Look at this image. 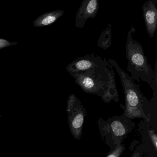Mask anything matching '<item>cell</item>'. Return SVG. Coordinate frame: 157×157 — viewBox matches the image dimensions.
Wrapping results in <instances>:
<instances>
[{"label":"cell","instance_id":"6da1fadb","mask_svg":"<svg viewBox=\"0 0 157 157\" xmlns=\"http://www.w3.org/2000/svg\"><path fill=\"white\" fill-rule=\"evenodd\" d=\"M135 32L134 27H131L128 33L125 44L127 71L131 74L130 77L133 81L146 82L154 93L157 92V61L153 70L144 55L143 47L133 38V34Z\"/></svg>","mask_w":157,"mask_h":157},{"label":"cell","instance_id":"7a4b0ae2","mask_svg":"<svg viewBox=\"0 0 157 157\" xmlns=\"http://www.w3.org/2000/svg\"><path fill=\"white\" fill-rule=\"evenodd\" d=\"M114 73L112 66L109 64L70 75L75 79V82L85 92L102 96Z\"/></svg>","mask_w":157,"mask_h":157},{"label":"cell","instance_id":"3957f363","mask_svg":"<svg viewBox=\"0 0 157 157\" xmlns=\"http://www.w3.org/2000/svg\"><path fill=\"white\" fill-rule=\"evenodd\" d=\"M109 64L116 70L121 80L124 92L125 113L130 118L145 117L143 111L144 97L140 90L139 86L135 83L129 75L122 69L115 60L108 59Z\"/></svg>","mask_w":157,"mask_h":157},{"label":"cell","instance_id":"277c9868","mask_svg":"<svg viewBox=\"0 0 157 157\" xmlns=\"http://www.w3.org/2000/svg\"><path fill=\"white\" fill-rule=\"evenodd\" d=\"M108 64L109 63L105 59L96 56L93 53L76 59L66 67V70L70 75Z\"/></svg>","mask_w":157,"mask_h":157},{"label":"cell","instance_id":"5b68a950","mask_svg":"<svg viewBox=\"0 0 157 157\" xmlns=\"http://www.w3.org/2000/svg\"><path fill=\"white\" fill-rule=\"evenodd\" d=\"M99 9L98 0H83L79 8L75 18V26L82 29L89 19H94Z\"/></svg>","mask_w":157,"mask_h":157},{"label":"cell","instance_id":"8992f818","mask_svg":"<svg viewBox=\"0 0 157 157\" xmlns=\"http://www.w3.org/2000/svg\"><path fill=\"white\" fill-rule=\"evenodd\" d=\"M157 0H148L142 7L146 30L151 38L154 37L157 28Z\"/></svg>","mask_w":157,"mask_h":157},{"label":"cell","instance_id":"52a82bcc","mask_svg":"<svg viewBox=\"0 0 157 157\" xmlns=\"http://www.w3.org/2000/svg\"><path fill=\"white\" fill-rule=\"evenodd\" d=\"M64 13V10H58L44 13L34 21L33 26L35 27H42L50 25L61 17Z\"/></svg>","mask_w":157,"mask_h":157},{"label":"cell","instance_id":"ba28073f","mask_svg":"<svg viewBox=\"0 0 157 157\" xmlns=\"http://www.w3.org/2000/svg\"><path fill=\"white\" fill-rule=\"evenodd\" d=\"M84 122L83 113L79 110L75 113L70 123V128L73 135L76 138L80 137L81 134L82 128Z\"/></svg>","mask_w":157,"mask_h":157},{"label":"cell","instance_id":"9c48e42d","mask_svg":"<svg viewBox=\"0 0 157 157\" xmlns=\"http://www.w3.org/2000/svg\"><path fill=\"white\" fill-rule=\"evenodd\" d=\"M111 38H112V33H111V24H109L107 28L102 33L100 38L98 39L97 45L99 47L102 49H107L111 45Z\"/></svg>","mask_w":157,"mask_h":157},{"label":"cell","instance_id":"30bf717a","mask_svg":"<svg viewBox=\"0 0 157 157\" xmlns=\"http://www.w3.org/2000/svg\"><path fill=\"white\" fill-rule=\"evenodd\" d=\"M115 73L113 74L111 78L107 89L102 96V98L105 101L109 102L114 98L117 96V92L115 81Z\"/></svg>","mask_w":157,"mask_h":157},{"label":"cell","instance_id":"8fae6325","mask_svg":"<svg viewBox=\"0 0 157 157\" xmlns=\"http://www.w3.org/2000/svg\"><path fill=\"white\" fill-rule=\"evenodd\" d=\"M111 128L113 134L117 136H123L125 134V128L119 121H114L112 122Z\"/></svg>","mask_w":157,"mask_h":157},{"label":"cell","instance_id":"7c38bea8","mask_svg":"<svg viewBox=\"0 0 157 157\" xmlns=\"http://www.w3.org/2000/svg\"><path fill=\"white\" fill-rule=\"evenodd\" d=\"M125 150L123 145H119L108 154L106 157H119Z\"/></svg>","mask_w":157,"mask_h":157},{"label":"cell","instance_id":"4fadbf2b","mask_svg":"<svg viewBox=\"0 0 157 157\" xmlns=\"http://www.w3.org/2000/svg\"><path fill=\"white\" fill-rule=\"evenodd\" d=\"M77 97L74 94H71L69 97L67 105V111L70 112L72 109L75 102L77 101Z\"/></svg>","mask_w":157,"mask_h":157},{"label":"cell","instance_id":"5bb4252c","mask_svg":"<svg viewBox=\"0 0 157 157\" xmlns=\"http://www.w3.org/2000/svg\"><path fill=\"white\" fill-rule=\"evenodd\" d=\"M17 44V42L11 43L5 39H0V49L12 46L15 45Z\"/></svg>","mask_w":157,"mask_h":157},{"label":"cell","instance_id":"9a60e30c","mask_svg":"<svg viewBox=\"0 0 157 157\" xmlns=\"http://www.w3.org/2000/svg\"><path fill=\"white\" fill-rule=\"evenodd\" d=\"M148 134L151 140L152 144L154 146L156 150H157V136L153 130H149Z\"/></svg>","mask_w":157,"mask_h":157},{"label":"cell","instance_id":"2e32d148","mask_svg":"<svg viewBox=\"0 0 157 157\" xmlns=\"http://www.w3.org/2000/svg\"><path fill=\"white\" fill-rule=\"evenodd\" d=\"M139 157L138 156H137V154H136V155H135V156H133V157Z\"/></svg>","mask_w":157,"mask_h":157}]
</instances>
